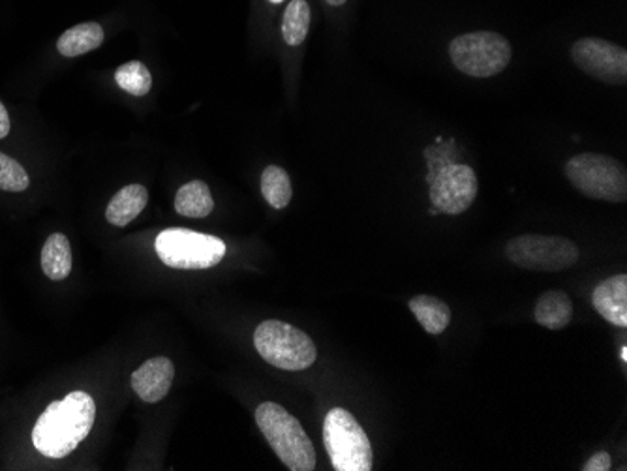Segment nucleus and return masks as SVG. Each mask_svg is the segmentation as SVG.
I'll return each mask as SVG.
<instances>
[{
  "label": "nucleus",
  "mask_w": 627,
  "mask_h": 471,
  "mask_svg": "<svg viewBox=\"0 0 627 471\" xmlns=\"http://www.w3.org/2000/svg\"><path fill=\"white\" fill-rule=\"evenodd\" d=\"M28 186L30 177L27 170L15 158L0 152V190L20 194L27 190Z\"/></svg>",
  "instance_id": "4be33fe9"
},
{
  "label": "nucleus",
  "mask_w": 627,
  "mask_h": 471,
  "mask_svg": "<svg viewBox=\"0 0 627 471\" xmlns=\"http://www.w3.org/2000/svg\"><path fill=\"white\" fill-rule=\"evenodd\" d=\"M12 131V123H10V115H8V110L4 108V103L0 102V139L8 137Z\"/></svg>",
  "instance_id": "b1692460"
},
{
  "label": "nucleus",
  "mask_w": 627,
  "mask_h": 471,
  "mask_svg": "<svg viewBox=\"0 0 627 471\" xmlns=\"http://www.w3.org/2000/svg\"><path fill=\"white\" fill-rule=\"evenodd\" d=\"M323 444L336 471H370L374 455L369 436L348 410L333 408L323 423Z\"/></svg>",
  "instance_id": "20e7f679"
},
{
  "label": "nucleus",
  "mask_w": 627,
  "mask_h": 471,
  "mask_svg": "<svg viewBox=\"0 0 627 471\" xmlns=\"http://www.w3.org/2000/svg\"><path fill=\"white\" fill-rule=\"evenodd\" d=\"M325 2H328V4H331V7H342V4H346L348 0H325Z\"/></svg>",
  "instance_id": "393cba45"
},
{
  "label": "nucleus",
  "mask_w": 627,
  "mask_h": 471,
  "mask_svg": "<svg viewBox=\"0 0 627 471\" xmlns=\"http://www.w3.org/2000/svg\"><path fill=\"white\" fill-rule=\"evenodd\" d=\"M620 356H622V361H626V359H627V349H626V346H624V348H622V354H620Z\"/></svg>",
  "instance_id": "a878e982"
},
{
  "label": "nucleus",
  "mask_w": 627,
  "mask_h": 471,
  "mask_svg": "<svg viewBox=\"0 0 627 471\" xmlns=\"http://www.w3.org/2000/svg\"><path fill=\"white\" fill-rule=\"evenodd\" d=\"M478 191V175L470 165L447 164L430 178V201L445 214L468 211Z\"/></svg>",
  "instance_id": "9d476101"
},
{
  "label": "nucleus",
  "mask_w": 627,
  "mask_h": 471,
  "mask_svg": "<svg viewBox=\"0 0 627 471\" xmlns=\"http://www.w3.org/2000/svg\"><path fill=\"white\" fill-rule=\"evenodd\" d=\"M96 404L85 391H74L66 398L49 404L35 429L33 444L44 457H69L95 426Z\"/></svg>",
  "instance_id": "f257e3e1"
},
{
  "label": "nucleus",
  "mask_w": 627,
  "mask_h": 471,
  "mask_svg": "<svg viewBox=\"0 0 627 471\" xmlns=\"http://www.w3.org/2000/svg\"><path fill=\"white\" fill-rule=\"evenodd\" d=\"M585 471H608L611 470V457H608V453L601 451L595 453L590 460H588L585 468Z\"/></svg>",
  "instance_id": "5701e85b"
},
{
  "label": "nucleus",
  "mask_w": 627,
  "mask_h": 471,
  "mask_svg": "<svg viewBox=\"0 0 627 471\" xmlns=\"http://www.w3.org/2000/svg\"><path fill=\"white\" fill-rule=\"evenodd\" d=\"M310 30V7L307 0H292L282 17V38L287 46L297 48L307 40Z\"/></svg>",
  "instance_id": "6ab92c4d"
},
{
  "label": "nucleus",
  "mask_w": 627,
  "mask_h": 471,
  "mask_svg": "<svg viewBox=\"0 0 627 471\" xmlns=\"http://www.w3.org/2000/svg\"><path fill=\"white\" fill-rule=\"evenodd\" d=\"M256 423L287 470L312 471L316 468L312 442L286 408L274 402L259 404L256 408Z\"/></svg>",
  "instance_id": "f03ea898"
},
{
  "label": "nucleus",
  "mask_w": 627,
  "mask_h": 471,
  "mask_svg": "<svg viewBox=\"0 0 627 471\" xmlns=\"http://www.w3.org/2000/svg\"><path fill=\"white\" fill-rule=\"evenodd\" d=\"M261 194L273 209H279V211L286 209L292 201V196H294L292 181H290L286 170H282L279 165L266 168L261 173Z\"/></svg>",
  "instance_id": "aec40b11"
},
{
  "label": "nucleus",
  "mask_w": 627,
  "mask_h": 471,
  "mask_svg": "<svg viewBox=\"0 0 627 471\" xmlns=\"http://www.w3.org/2000/svg\"><path fill=\"white\" fill-rule=\"evenodd\" d=\"M103 38H106V33H103L102 25L90 21V23L75 25L66 33H62L61 38L57 40V49L62 57L74 59V57H82L100 48Z\"/></svg>",
  "instance_id": "2eb2a0df"
},
{
  "label": "nucleus",
  "mask_w": 627,
  "mask_h": 471,
  "mask_svg": "<svg viewBox=\"0 0 627 471\" xmlns=\"http://www.w3.org/2000/svg\"><path fill=\"white\" fill-rule=\"evenodd\" d=\"M571 59L585 74L598 82L626 85L627 51L618 44L603 38H580L571 46Z\"/></svg>",
  "instance_id": "1a4fd4ad"
},
{
  "label": "nucleus",
  "mask_w": 627,
  "mask_h": 471,
  "mask_svg": "<svg viewBox=\"0 0 627 471\" xmlns=\"http://www.w3.org/2000/svg\"><path fill=\"white\" fill-rule=\"evenodd\" d=\"M451 62L470 77H494L512 62L509 40L500 33L478 30L466 33L450 44Z\"/></svg>",
  "instance_id": "423d86ee"
},
{
  "label": "nucleus",
  "mask_w": 627,
  "mask_h": 471,
  "mask_svg": "<svg viewBox=\"0 0 627 471\" xmlns=\"http://www.w3.org/2000/svg\"><path fill=\"white\" fill-rule=\"evenodd\" d=\"M259 356L276 369L300 372L312 367L318 349L312 338L286 321L267 320L254 333Z\"/></svg>",
  "instance_id": "7ed1b4c3"
},
{
  "label": "nucleus",
  "mask_w": 627,
  "mask_h": 471,
  "mask_svg": "<svg viewBox=\"0 0 627 471\" xmlns=\"http://www.w3.org/2000/svg\"><path fill=\"white\" fill-rule=\"evenodd\" d=\"M175 367L168 357H155L132 374V389L144 402H160L170 393Z\"/></svg>",
  "instance_id": "9b49d317"
},
{
  "label": "nucleus",
  "mask_w": 627,
  "mask_h": 471,
  "mask_svg": "<svg viewBox=\"0 0 627 471\" xmlns=\"http://www.w3.org/2000/svg\"><path fill=\"white\" fill-rule=\"evenodd\" d=\"M41 271L49 281L62 282L72 273V246L66 235L53 233L41 246Z\"/></svg>",
  "instance_id": "4468645a"
},
{
  "label": "nucleus",
  "mask_w": 627,
  "mask_h": 471,
  "mask_svg": "<svg viewBox=\"0 0 627 471\" xmlns=\"http://www.w3.org/2000/svg\"><path fill=\"white\" fill-rule=\"evenodd\" d=\"M271 4H282V2H286V0H269Z\"/></svg>",
  "instance_id": "bb28decb"
},
{
  "label": "nucleus",
  "mask_w": 627,
  "mask_h": 471,
  "mask_svg": "<svg viewBox=\"0 0 627 471\" xmlns=\"http://www.w3.org/2000/svg\"><path fill=\"white\" fill-rule=\"evenodd\" d=\"M214 199L204 181H192L179 188L175 196V211L179 214H183L186 219H205L211 214Z\"/></svg>",
  "instance_id": "a211bd4d"
},
{
  "label": "nucleus",
  "mask_w": 627,
  "mask_h": 471,
  "mask_svg": "<svg viewBox=\"0 0 627 471\" xmlns=\"http://www.w3.org/2000/svg\"><path fill=\"white\" fill-rule=\"evenodd\" d=\"M409 310L414 312L421 327L429 335H442L450 327L451 310L442 299L430 295H417L409 301Z\"/></svg>",
  "instance_id": "f3484780"
},
{
  "label": "nucleus",
  "mask_w": 627,
  "mask_h": 471,
  "mask_svg": "<svg viewBox=\"0 0 627 471\" xmlns=\"http://www.w3.org/2000/svg\"><path fill=\"white\" fill-rule=\"evenodd\" d=\"M115 82L124 92L132 96H145L152 87V76L144 62L130 61L116 69Z\"/></svg>",
  "instance_id": "412c9836"
},
{
  "label": "nucleus",
  "mask_w": 627,
  "mask_h": 471,
  "mask_svg": "<svg viewBox=\"0 0 627 471\" xmlns=\"http://www.w3.org/2000/svg\"><path fill=\"white\" fill-rule=\"evenodd\" d=\"M147 203H149V191L145 186H124L123 190L116 191L106 209V220L111 226L126 227L130 222H134L139 216V212H144Z\"/></svg>",
  "instance_id": "ddd939ff"
},
{
  "label": "nucleus",
  "mask_w": 627,
  "mask_h": 471,
  "mask_svg": "<svg viewBox=\"0 0 627 471\" xmlns=\"http://www.w3.org/2000/svg\"><path fill=\"white\" fill-rule=\"evenodd\" d=\"M158 258L164 265L181 271H204L224 260L225 243L219 237L190 232L183 227L164 230L155 243Z\"/></svg>",
  "instance_id": "0eeeda50"
},
{
  "label": "nucleus",
  "mask_w": 627,
  "mask_h": 471,
  "mask_svg": "<svg viewBox=\"0 0 627 471\" xmlns=\"http://www.w3.org/2000/svg\"><path fill=\"white\" fill-rule=\"evenodd\" d=\"M573 318V302L566 292L553 289L539 297L536 305V321L551 331L567 327Z\"/></svg>",
  "instance_id": "dca6fc26"
},
{
  "label": "nucleus",
  "mask_w": 627,
  "mask_h": 471,
  "mask_svg": "<svg viewBox=\"0 0 627 471\" xmlns=\"http://www.w3.org/2000/svg\"><path fill=\"white\" fill-rule=\"evenodd\" d=\"M507 258L515 265L536 273H558L575 265L579 248L566 237L520 235L505 246Z\"/></svg>",
  "instance_id": "6e6552de"
},
{
  "label": "nucleus",
  "mask_w": 627,
  "mask_h": 471,
  "mask_svg": "<svg viewBox=\"0 0 627 471\" xmlns=\"http://www.w3.org/2000/svg\"><path fill=\"white\" fill-rule=\"evenodd\" d=\"M566 177L587 198L624 203L627 171L622 162L598 152H580L566 164Z\"/></svg>",
  "instance_id": "39448f33"
},
{
  "label": "nucleus",
  "mask_w": 627,
  "mask_h": 471,
  "mask_svg": "<svg viewBox=\"0 0 627 471\" xmlns=\"http://www.w3.org/2000/svg\"><path fill=\"white\" fill-rule=\"evenodd\" d=\"M593 308L616 327H627V276L616 274L593 289Z\"/></svg>",
  "instance_id": "f8f14e48"
}]
</instances>
